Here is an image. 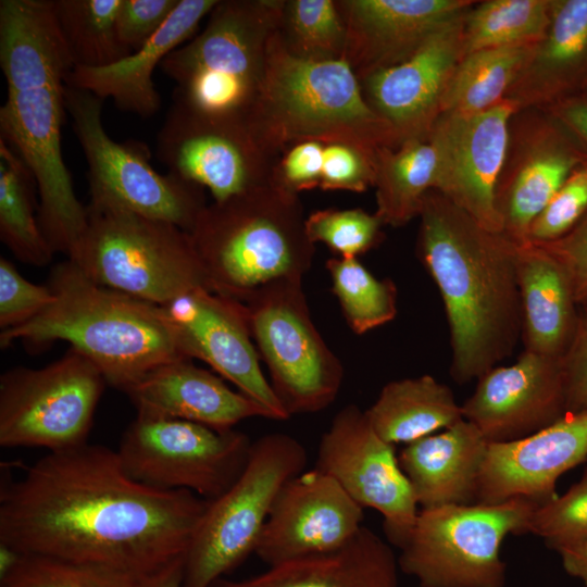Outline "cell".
Returning a JSON list of instances; mask_svg holds the SVG:
<instances>
[{
    "label": "cell",
    "instance_id": "17",
    "mask_svg": "<svg viewBox=\"0 0 587 587\" xmlns=\"http://www.w3.org/2000/svg\"><path fill=\"white\" fill-rule=\"evenodd\" d=\"M315 469L332 476L363 509L379 512L387 540L402 548L415 525L419 503L395 446L376 434L365 411L348 404L337 412L321 437Z\"/></svg>",
    "mask_w": 587,
    "mask_h": 587
},
{
    "label": "cell",
    "instance_id": "32",
    "mask_svg": "<svg viewBox=\"0 0 587 587\" xmlns=\"http://www.w3.org/2000/svg\"><path fill=\"white\" fill-rule=\"evenodd\" d=\"M439 159L425 137L411 138L375 153L376 211L384 225L399 227L419 216L428 191L436 189Z\"/></svg>",
    "mask_w": 587,
    "mask_h": 587
},
{
    "label": "cell",
    "instance_id": "3",
    "mask_svg": "<svg viewBox=\"0 0 587 587\" xmlns=\"http://www.w3.org/2000/svg\"><path fill=\"white\" fill-rule=\"evenodd\" d=\"M417 254L436 283L450 330V375L479 378L509 357L522 334L519 243L485 228L436 189L419 214Z\"/></svg>",
    "mask_w": 587,
    "mask_h": 587
},
{
    "label": "cell",
    "instance_id": "31",
    "mask_svg": "<svg viewBox=\"0 0 587 587\" xmlns=\"http://www.w3.org/2000/svg\"><path fill=\"white\" fill-rule=\"evenodd\" d=\"M376 434L405 446L463 420L452 390L430 375L387 383L365 410Z\"/></svg>",
    "mask_w": 587,
    "mask_h": 587
},
{
    "label": "cell",
    "instance_id": "26",
    "mask_svg": "<svg viewBox=\"0 0 587 587\" xmlns=\"http://www.w3.org/2000/svg\"><path fill=\"white\" fill-rule=\"evenodd\" d=\"M587 97V0H553L548 29L504 98L519 110Z\"/></svg>",
    "mask_w": 587,
    "mask_h": 587
},
{
    "label": "cell",
    "instance_id": "48",
    "mask_svg": "<svg viewBox=\"0 0 587 587\" xmlns=\"http://www.w3.org/2000/svg\"><path fill=\"white\" fill-rule=\"evenodd\" d=\"M567 412L587 410V311L578 314L573 339L561 358Z\"/></svg>",
    "mask_w": 587,
    "mask_h": 587
},
{
    "label": "cell",
    "instance_id": "29",
    "mask_svg": "<svg viewBox=\"0 0 587 587\" xmlns=\"http://www.w3.org/2000/svg\"><path fill=\"white\" fill-rule=\"evenodd\" d=\"M398 569L392 548L362 526L335 551L286 561L247 579L222 577L210 587H399Z\"/></svg>",
    "mask_w": 587,
    "mask_h": 587
},
{
    "label": "cell",
    "instance_id": "12",
    "mask_svg": "<svg viewBox=\"0 0 587 587\" xmlns=\"http://www.w3.org/2000/svg\"><path fill=\"white\" fill-rule=\"evenodd\" d=\"M102 102L66 85V111L88 165L90 202L165 221L189 233L207 205L202 188L159 173L145 143L113 140L103 126Z\"/></svg>",
    "mask_w": 587,
    "mask_h": 587
},
{
    "label": "cell",
    "instance_id": "21",
    "mask_svg": "<svg viewBox=\"0 0 587 587\" xmlns=\"http://www.w3.org/2000/svg\"><path fill=\"white\" fill-rule=\"evenodd\" d=\"M461 408L489 444L532 435L567 412L561 358L525 350L483 374Z\"/></svg>",
    "mask_w": 587,
    "mask_h": 587
},
{
    "label": "cell",
    "instance_id": "40",
    "mask_svg": "<svg viewBox=\"0 0 587 587\" xmlns=\"http://www.w3.org/2000/svg\"><path fill=\"white\" fill-rule=\"evenodd\" d=\"M383 225L376 213L362 209L316 210L305 217L310 240L324 243L339 258H358L375 248L382 241Z\"/></svg>",
    "mask_w": 587,
    "mask_h": 587
},
{
    "label": "cell",
    "instance_id": "22",
    "mask_svg": "<svg viewBox=\"0 0 587 587\" xmlns=\"http://www.w3.org/2000/svg\"><path fill=\"white\" fill-rule=\"evenodd\" d=\"M466 12L436 30L405 60L360 79L366 102L400 143L427 136L439 116L444 92L463 58Z\"/></svg>",
    "mask_w": 587,
    "mask_h": 587
},
{
    "label": "cell",
    "instance_id": "7",
    "mask_svg": "<svg viewBox=\"0 0 587 587\" xmlns=\"http://www.w3.org/2000/svg\"><path fill=\"white\" fill-rule=\"evenodd\" d=\"M284 2L218 1L204 29L160 65L176 83L174 104L208 117L248 121Z\"/></svg>",
    "mask_w": 587,
    "mask_h": 587
},
{
    "label": "cell",
    "instance_id": "24",
    "mask_svg": "<svg viewBox=\"0 0 587 587\" xmlns=\"http://www.w3.org/2000/svg\"><path fill=\"white\" fill-rule=\"evenodd\" d=\"M471 0H337L345 60L359 80L410 57L430 35L465 13Z\"/></svg>",
    "mask_w": 587,
    "mask_h": 587
},
{
    "label": "cell",
    "instance_id": "41",
    "mask_svg": "<svg viewBox=\"0 0 587 587\" xmlns=\"http://www.w3.org/2000/svg\"><path fill=\"white\" fill-rule=\"evenodd\" d=\"M527 533L553 550L587 538V472L566 492L536 507Z\"/></svg>",
    "mask_w": 587,
    "mask_h": 587
},
{
    "label": "cell",
    "instance_id": "34",
    "mask_svg": "<svg viewBox=\"0 0 587 587\" xmlns=\"http://www.w3.org/2000/svg\"><path fill=\"white\" fill-rule=\"evenodd\" d=\"M535 45L490 48L464 55L444 92L440 114L472 115L503 100Z\"/></svg>",
    "mask_w": 587,
    "mask_h": 587
},
{
    "label": "cell",
    "instance_id": "1",
    "mask_svg": "<svg viewBox=\"0 0 587 587\" xmlns=\"http://www.w3.org/2000/svg\"><path fill=\"white\" fill-rule=\"evenodd\" d=\"M207 505L188 490L135 480L117 451L87 442L48 452L1 485L0 544L147 583L184 562Z\"/></svg>",
    "mask_w": 587,
    "mask_h": 587
},
{
    "label": "cell",
    "instance_id": "46",
    "mask_svg": "<svg viewBox=\"0 0 587 587\" xmlns=\"http://www.w3.org/2000/svg\"><path fill=\"white\" fill-rule=\"evenodd\" d=\"M179 0H122L116 18L120 42L134 52L167 21Z\"/></svg>",
    "mask_w": 587,
    "mask_h": 587
},
{
    "label": "cell",
    "instance_id": "9",
    "mask_svg": "<svg viewBox=\"0 0 587 587\" xmlns=\"http://www.w3.org/2000/svg\"><path fill=\"white\" fill-rule=\"evenodd\" d=\"M537 505L513 498L422 508L400 549L399 569L421 587H504L501 544L509 534L527 533Z\"/></svg>",
    "mask_w": 587,
    "mask_h": 587
},
{
    "label": "cell",
    "instance_id": "28",
    "mask_svg": "<svg viewBox=\"0 0 587 587\" xmlns=\"http://www.w3.org/2000/svg\"><path fill=\"white\" fill-rule=\"evenodd\" d=\"M489 442L469 421L407 445L398 455L422 508L476 503Z\"/></svg>",
    "mask_w": 587,
    "mask_h": 587
},
{
    "label": "cell",
    "instance_id": "5",
    "mask_svg": "<svg viewBox=\"0 0 587 587\" xmlns=\"http://www.w3.org/2000/svg\"><path fill=\"white\" fill-rule=\"evenodd\" d=\"M189 235L210 289L242 303L270 282L303 278L314 257L299 195L273 182L207 204Z\"/></svg>",
    "mask_w": 587,
    "mask_h": 587
},
{
    "label": "cell",
    "instance_id": "47",
    "mask_svg": "<svg viewBox=\"0 0 587 587\" xmlns=\"http://www.w3.org/2000/svg\"><path fill=\"white\" fill-rule=\"evenodd\" d=\"M551 253L565 268L576 304L587 305V212L562 237L535 242Z\"/></svg>",
    "mask_w": 587,
    "mask_h": 587
},
{
    "label": "cell",
    "instance_id": "4",
    "mask_svg": "<svg viewBox=\"0 0 587 587\" xmlns=\"http://www.w3.org/2000/svg\"><path fill=\"white\" fill-rule=\"evenodd\" d=\"M54 302L24 325L0 333V346L65 341L124 394L157 367L178 359L174 335L159 305L101 286L66 260L48 282Z\"/></svg>",
    "mask_w": 587,
    "mask_h": 587
},
{
    "label": "cell",
    "instance_id": "27",
    "mask_svg": "<svg viewBox=\"0 0 587 587\" xmlns=\"http://www.w3.org/2000/svg\"><path fill=\"white\" fill-rule=\"evenodd\" d=\"M218 0H179L164 25L141 48L107 66L76 65L68 73V86L89 91L141 117L153 115L161 99L152 79L163 60L190 39L201 20L211 13Z\"/></svg>",
    "mask_w": 587,
    "mask_h": 587
},
{
    "label": "cell",
    "instance_id": "37",
    "mask_svg": "<svg viewBox=\"0 0 587 587\" xmlns=\"http://www.w3.org/2000/svg\"><path fill=\"white\" fill-rule=\"evenodd\" d=\"M332 290L350 329L365 334L392 321L397 314V288L392 280L376 278L358 258L326 261Z\"/></svg>",
    "mask_w": 587,
    "mask_h": 587
},
{
    "label": "cell",
    "instance_id": "30",
    "mask_svg": "<svg viewBox=\"0 0 587 587\" xmlns=\"http://www.w3.org/2000/svg\"><path fill=\"white\" fill-rule=\"evenodd\" d=\"M516 275L525 350L562 358L579 314L565 268L542 247L526 241L517 246Z\"/></svg>",
    "mask_w": 587,
    "mask_h": 587
},
{
    "label": "cell",
    "instance_id": "10",
    "mask_svg": "<svg viewBox=\"0 0 587 587\" xmlns=\"http://www.w3.org/2000/svg\"><path fill=\"white\" fill-rule=\"evenodd\" d=\"M307 460L303 445L288 434L252 442L238 479L208 501L185 555L182 587H210L254 552L278 491L304 471Z\"/></svg>",
    "mask_w": 587,
    "mask_h": 587
},
{
    "label": "cell",
    "instance_id": "39",
    "mask_svg": "<svg viewBox=\"0 0 587 587\" xmlns=\"http://www.w3.org/2000/svg\"><path fill=\"white\" fill-rule=\"evenodd\" d=\"M146 584L107 566L24 553L0 577V587H146Z\"/></svg>",
    "mask_w": 587,
    "mask_h": 587
},
{
    "label": "cell",
    "instance_id": "43",
    "mask_svg": "<svg viewBox=\"0 0 587 587\" xmlns=\"http://www.w3.org/2000/svg\"><path fill=\"white\" fill-rule=\"evenodd\" d=\"M49 285L27 280L8 259L0 258V328L8 330L32 321L54 302Z\"/></svg>",
    "mask_w": 587,
    "mask_h": 587
},
{
    "label": "cell",
    "instance_id": "45",
    "mask_svg": "<svg viewBox=\"0 0 587 587\" xmlns=\"http://www.w3.org/2000/svg\"><path fill=\"white\" fill-rule=\"evenodd\" d=\"M325 142L310 139L286 147L276 161L272 182L296 195L320 188Z\"/></svg>",
    "mask_w": 587,
    "mask_h": 587
},
{
    "label": "cell",
    "instance_id": "44",
    "mask_svg": "<svg viewBox=\"0 0 587 587\" xmlns=\"http://www.w3.org/2000/svg\"><path fill=\"white\" fill-rule=\"evenodd\" d=\"M375 153L345 141H326L320 188L363 192L375 180Z\"/></svg>",
    "mask_w": 587,
    "mask_h": 587
},
{
    "label": "cell",
    "instance_id": "38",
    "mask_svg": "<svg viewBox=\"0 0 587 587\" xmlns=\"http://www.w3.org/2000/svg\"><path fill=\"white\" fill-rule=\"evenodd\" d=\"M278 35L286 50L297 58L345 59L347 30L334 0H285Z\"/></svg>",
    "mask_w": 587,
    "mask_h": 587
},
{
    "label": "cell",
    "instance_id": "6",
    "mask_svg": "<svg viewBox=\"0 0 587 587\" xmlns=\"http://www.w3.org/2000/svg\"><path fill=\"white\" fill-rule=\"evenodd\" d=\"M276 154L301 140L345 141L376 152L400 143L366 102L345 59L309 61L290 54L278 29L270 39L260 92L248 120Z\"/></svg>",
    "mask_w": 587,
    "mask_h": 587
},
{
    "label": "cell",
    "instance_id": "49",
    "mask_svg": "<svg viewBox=\"0 0 587 587\" xmlns=\"http://www.w3.org/2000/svg\"><path fill=\"white\" fill-rule=\"evenodd\" d=\"M587 146V97L562 102L551 109Z\"/></svg>",
    "mask_w": 587,
    "mask_h": 587
},
{
    "label": "cell",
    "instance_id": "25",
    "mask_svg": "<svg viewBox=\"0 0 587 587\" xmlns=\"http://www.w3.org/2000/svg\"><path fill=\"white\" fill-rule=\"evenodd\" d=\"M125 394L139 415L185 420L217 429L234 428L251 417L271 419L260 404L190 359L157 367Z\"/></svg>",
    "mask_w": 587,
    "mask_h": 587
},
{
    "label": "cell",
    "instance_id": "14",
    "mask_svg": "<svg viewBox=\"0 0 587 587\" xmlns=\"http://www.w3.org/2000/svg\"><path fill=\"white\" fill-rule=\"evenodd\" d=\"M252 442L234 428L137 414L116 451L135 480L161 490H188L211 501L238 479Z\"/></svg>",
    "mask_w": 587,
    "mask_h": 587
},
{
    "label": "cell",
    "instance_id": "16",
    "mask_svg": "<svg viewBox=\"0 0 587 587\" xmlns=\"http://www.w3.org/2000/svg\"><path fill=\"white\" fill-rule=\"evenodd\" d=\"M587 146L549 109L527 108L512 117L496 209L505 235L527 241L532 222L578 167Z\"/></svg>",
    "mask_w": 587,
    "mask_h": 587
},
{
    "label": "cell",
    "instance_id": "15",
    "mask_svg": "<svg viewBox=\"0 0 587 587\" xmlns=\"http://www.w3.org/2000/svg\"><path fill=\"white\" fill-rule=\"evenodd\" d=\"M157 153L168 173L207 188L214 202L272 182L279 157L248 121L208 117L174 103L159 132Z\"/></svg>",
    "mask_w": 587,
    "mask_h": 587
},
{
    "label": "cell",
    "instance_id": "51",
    "mask_svg": "<svg viewBox=\"0 0 587 587\" xmlns=\"http://www.w3.org/2000/svg\"><path fill=\"white\" fill-rule=\"evenodd\" d=\"M184 562L147 582L146 587H182Z\"/></svg>",
    "mask_w": 587,
    "mask_h": 587
},
{
    "label": "cell",
    "instance_id": "50",
    "mask_svg": "<svg viewBox=\"0 0 587 587\" xmlns=\"http://www.w3.org/2000/svg\"><path fill=\"white\" fill-rule=\"evenodd\" d=\"M564 571L587 586V538L557 548Z\"/></svg>",
    "mask_w": 587,
    "mask_h": 587
},
{
    "label": "cell",
    "instance_id": "11",
    "mask_svg": "<svg viewBox=\"0 0 587 587\" xmlns=\"http://www.w3.org/2000/svg\"><path fill=\"white\" fill-rule=\"evenodd\" d=\"M243 303L268 382L289 417L329 407L340 390L344 366L313 323L302 278L270 282Z\"/></svg>",
    "mask_w": 587,
    "mask_h": 587
},
{
    "label": "cell",
    "instance_id": "19",
    "mask_svg": "<svg viewBox=\"0 0 587 587\" xmlns=\"http://www.w3.org/2000/svg\"><path fill=\"white\" fill-rule=\"evenodd\" d=\"M517 111L516 104L504 98L476 114H440L427 134L439 159L436 190L496 233H503L496 187L507 155L511 120Z\"/></svg>",
    "mask_w": 587,
    "mask_h": 587
},
{
    "label": "cell",
    "instance_id": "23",
    "mask_svg": "<svg viewBox=\"0 0 587 587\" xmlns=\"http://www.w3.org/2000/svg\"><path fill=\"white\" fill-rule=\"evenodd\" d=\"M587 459V410L566 412L526 437L488 445L476 502L526 498L538 504L557 496L559 478Z\"/></svg>",
    "mask_w": 587,
    "mask_h": 587
},
{
    "label": "cell",
    "instance_id": "33",
    "mask_svg": "<svg viewBox=\"0 0 587 587\" xmlns=\"http://www.w3.org/2000/svg\"><path fill=\"white\" fill-rule=\"evenodd\" d=\"M35 177L21 157L0 138V238L14 257L45 266L54 251L38 218Z\"/></svg>",
    "mask_w": 587,
    "mask_h": 587
},
{
    "label": "cell",
    "instance_id": "42",
    "mask_svg": "<svg viewBox=\"0 0 587 587\" xmlns=\"http://www.w3.org/2000/svg\"><path fill=\"white\" fill-rule=\"evenodd\" d=\"M587 212V164L575 170L532 222L527 241L548 242L570 232Z\"/></svg>",
    "mask_w": 587,
    "mask_h": 587
},
{
    "label": "cell",
    "instance_id": "8",
    "mask_svg": "<svg viewBox=\"0 0 587 587\" xmlns=\"http://www.w3.org/2000/svg\"><path fill=\"white\" fill-rule=\"evenodd\" d=\"M87 214L86 230L67 260L95 283L157 305L196 288L210 289L189 233L92 202Z\"/></svg>",
    "mask_w": 587,
    "mask_h": 587
},
{
    "label": "cell",
    "instance_id": "36",
    "mask_svg": "<svg viewBox=\"0 0 587 587\" xmlns=\"http://www.w3.org/2000/svg\"><path fill=\"white\" fill-rule=\"evenodd\" d=\"M121 4L122 0L53 1L57 21L75 66H107L132 53L117 37Z\"/></svg>",
    "mask_w": 587,
    "mask_h": 587
},
{
    "label": "cell",
    "instance_id": "2",
    "mask_svg": "<svg viewBox=\"0 0 587 587\" xmlns=\"http://www.w3.org/2000/svg\"><path fill=\"white\" fill-rule=\"evenodd\" d=\"M0 66L7 83L0 138L32 171L41 229L54 253L70 259L86 230L88 214L62 157L66 78L75 63L53 1H0Z\"/></svg>",
    "mask_w": 587,
    "mask_h": 587
},
{
    "label": "cell",
    "instance_id": "18",
    "mask_svg": "<svg viewBox=\"0 0 587 587\" xmlns=\"http://www.w3.org/2000/svg\"><path fill=\"white\" fill-rule=\"evenodd\" d=\"M159 307L185 358L209 364L271 420L289 417L262 372L245 303L200 287Z\"/></svg>",
    "mask_w": 587,
    "mask_h": 587
},
{
    "label": "cell",
    "instance_id": "35",
    "mask_svg": "<svg viewBox=\"0 0 587 587\" xmlns=\"http://www.w3.org/2000/svg\"><path fill=\"white\" fill-rule=\"evenodd\" d=\"M553 0L475 2L463 24V57L475 51L537 43L551 20Z\"/></svg>",
    "mask_w": 587,
    "mask_h": 587
},
{
    "label": "cell",
    "instance_id": "13",
    "mask_svg": "<svg viewBox=\"0 0 587 587\" xmlns=\"http://www.w3.org/2000/svg\"><path fill=\"white\" fill-rule=\"evenodd\" d=\"M105 384L100 370L71 347L43 367L4 372L0 446L57 452L86 445Z\"/></svg>",
    "mask_w": 587,
    "mask_h": 587
},
{
    "label": "cell",
    "instance_id": "20",
    "mask_svg": "<svg viewBox=\"0 0 587 587\" xmlns=\"http://www.w3.org/2000/svg\"><path fill=\"white\" fill-rule=\"evenodd\" d=\"M363 510L328 474L303 471L278 491L254 553L273 566L335 551L363 526Z\"/></svg>",
    "mask_w": 587,
    "mask_h": 587
}]
</instances>
